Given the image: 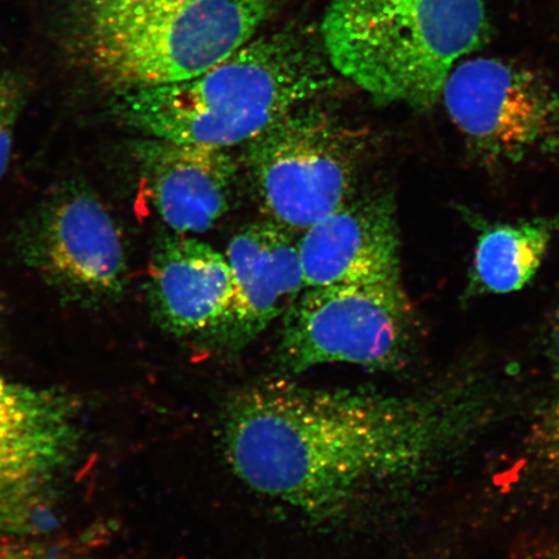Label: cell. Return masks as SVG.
Here are the masks:
<instances>
[{
  "label": "cell",
  "instance_id": "6da1fadb",
  "mask_svg": "<svg viewBox=\"0 0 559 559\" xmlns=\"http://www.w3.org/2000/svg\"><path fill=\"white\" fill-rule=\"evenodd\" d=\"M460 425L456 411L430 397L277 380L229 397L222 444L230 469L253 491L331 522L424 472Z\"/></svg>",
  "mask_w": 559,
  "mask_h": 559
},
{
  "label": "cell",
  "instance_id": "7a4b0ae2",
  "mask_svg": "<svg viewBox=\"0 0 559 559\" xmlns=\"http://www.w3.org/2000/svg\"><path fill=\"white\" fill-rule=\"evenodd\" d=\"M333 72L300 32L264 34L191 80L117 91L111 114L145 136L230 148L330 94Z\"/></svg>",
  "mask_w": 559,
  "mask_h": 559
},
{
  "label": "cell",
  "instance_id": "3957f363",
  "mask_svg": "<svg viewBox=\"0 0 559 559\" xmlns=\"http://www.w3.org/2000/svg\"><path fill=\"white\" fill-rule=\"evenodd\" d=\"M278 0H69L70 41L117 91L193 79L257 37Z\"/></svg>",
  "mask_w": 559,
  "mask_h": 559
},
{
  "label": "cell",
  "instance_id": "277c9868",
  "mask_svg": "<svg viewBox=\"0 0 559 559\" xmlns=\"http://www.w3.org/2000/svg\"><path fill=\"white\" fill-rule=\"evenodd\" d=\"M487 32L484 0H331L321 45L334 72L377 102L426 110Z\"/></svg>",
  "mask_w": 559,
  "mask_h": 559
},
{
  "label": "cell",
  "instance_id": "5b68a950",
  "mask_svg": "<svg viewBox=\"0 0 559 559\" xmlns=\"http://www.w3.org/2000/svg\"><path fill=\"white\" fill-rule=\"evenodd\" d=\"M289 111L243 144L267 219L302 234L353 199L365 136L314 105Z\"/></svg>",
  "mask_w": 559,
  "mask_h": 559
},
{
  "label": "cell",
  "instance_id": "8992f818",
  "mask_svg": "<svg viewBox=\"0 0 559 559\" xmlns=\"http://www.w3.org/2000/svg\"><path fill=\"white\" fill-rule=\"evenodd\" d=\"M83 445L74 396L0 374V540L50 526Z\"/></svg>",
  "mask_w": 559,
  "mask_h": 559
},
{
  "label": "cell",
  "instance_id": "52a82bcc",
  "mask_svg": "<svg viewBox=\"0 0 559 559\" xmlns=\"http://www.w3.org/2000/svg\"><path fill=\"white\" fill-rule=\"evenodd\" d=\"M402 280L306 288L283 317L280 361L394 369L407 358L414 312Z\"/></svg>",
  "mask_w": 559,
  "mask_h": 559
},
{
  "label": "cell",
  "instance_id": "ba28073f",
  "mask_svg": "<svg viewBox=\"0 0 559 559\" xmlns=\"http://www.w3.org/2000/svg\"><path fill=\"white\" fill-rule=\"evenodd\" d=\"M442 99L480 158L559 156V95L533 70L493 58L466 60L453 68Z\"/></svg>",
  "mask_w": 559,
  "mask_h": 559
},
{
  "label": "cell",
  "instance_id": "9c48e42d",
  "mask_svg": "<svg viewBox=\"0 0 559 559\" xmlns=\"http://www.w3.org/2000/svg\"><path fill=\"white\" fill-rule=\"evenodd\" d=\"M20 249L24 262L69 304L114 302L128 285L120 229L87 187L56 190L27 222Z\"/></svg>",
  "mask_w": 559,
  "mask_h": 559
},
{
  "label": "cell",
  "instance_id": "30bf717a",
  "mask_svg": "<svg viewBox=\"0 0 559 559\" xmlns=\"http://www.w3.org/2000/svg\"><path fill=\"white\" fill-rule=\"evenodd\" d=\"M298 250L306 288L402 280L393 199L353 198L300 234Z\"/></svg>",
  "mask_w": 559,
  "mask_h": 559
},
{
  "label": "cell",
  "instance_id": "8fae6325",
  "mask_svg": "<svg viewBox=\"0 0 559 559\" xmlns=\"http://www.w3.org/2000/svg\"><path fill=\"white\" fill-rule=\"evenodd\" d=\"M132 156L146 198L177 234L205 233L233 204L239 164L230 148L145 136Z\"/></svg>",
  "mask_w": 559,
  "mask_h": 559
},
{
  "label": "cell",
  "instance_id": "7c38bea8",
  "mask_svg": "<svg viewBox=\"0 0 559 559\" xmlns=\"http://www.w3.org/2000/svg\"><path fill=\"white\" fill-rule=\"evenodd\" d=\"M226 258L234 296L214 337L227 347L240 348L284 317L306 289L305 278L296 233L271 219L239 230Z\"/></svg>",
  "mask_w": 559,
  "mask_h": 559
},
{
  "label": "cell",
  "instance_id": "4fadbf2b",
  "mask_svg": "<svg viewBox=\"0 0 559 559\" xmlns=\"http://www.w3.org/2000/svg\"><path fill=\"white\" fill-rule=\"evenodd\" d=\"M145 292L153 318L163 330L177 337H214L233 300V274L226 254L177 234L158 243Z\"/></svg>",
  "mask_w": 559,
  "mask_h": 559
},
{
  "label": "cell",
  "instance_id": "5bb4252c",
  "mask_svg": "<svg viewBox=\"0 0 559 559\" xmlns=\"http://www.w3.org/2000/svg\"><path fill=\"white\" fill-rule=\"evenodd\" d=\"M464 216L477 230L472 289L484 295H510L528 285L542 267L558 228L554 219L492 223L467 210Z\"/></svg>",
  "mask_w": 559,
  "mask_h": 559
},
{
  "label": "cell",
  "instance_id": "9a60e30c",
  "mask_svg": "<svg viewBox=\"0 0 559 559\" xmlns=\"http://www.w3.org/2000/svg\"><path fill=\"white\" fill-rule=\"evenodd\" d=\"M550 352L554 383L549 402L536 424L533 443L540 466L559 479V311L551 330Z\"/></svg>",
  "mask_w": 559,
  "mask_h": 559
},
{
  "label": "cell",
  "instance_id": "2e32d148",
  "mask_svg": "<svg viewBox=\"0 0 559 559\" xmlns=\"http://www.w3.org/2000/svg\"><path fill=\"white\" fill-rule=\"evenodd\" d=\"M27 95V83L23 75H0V178L9 167L13 134Z\"/></svg>",
  "mask_w": 559,
  "mask_h": 559
},
{
  "label": "cell",
  "instance_id": "e0dca14e",
  "mask_svg": "<svg viewBox=\"0 0 559 559\" xmlns=\"http://www.w3.org/2000/svg\"><path fill=\"white\" fill-rule=\"evenodd\" d=\"M0 559H80L66 551L25 539L0 540Z\"/></svg>",
  "mask_w": 559,
  "mask_h": 559
},
{
  "label": "cell",
  "instance_id": "ac0fdd59",
  "mask_svg": "<svg viewBox=\"0 0 559 559\" xmlns=\"http://www.w3.org/2000/svg\"><path fill=\"white\" fill-rule=\"evenodd\" d=\"M0 321H2V305H0Z\"/></svg>",
  "mask_w": 559,
  "mask_h": 559
},
{
  "label": "cell",
  "instance_id": "d6986e66",
  "mask_svg": "<svg viewBox=\"0 0 559 559\" xmlns=\"http://www.w3.org/2000/svg\"><path fill=\"white\" fill-rule=\"evenodd\" d=\"M554 559H559V555L557 557H555Z\"/></svg>",
  "mask_w": 559,
  "mask_h": 559
}]
</instances>
